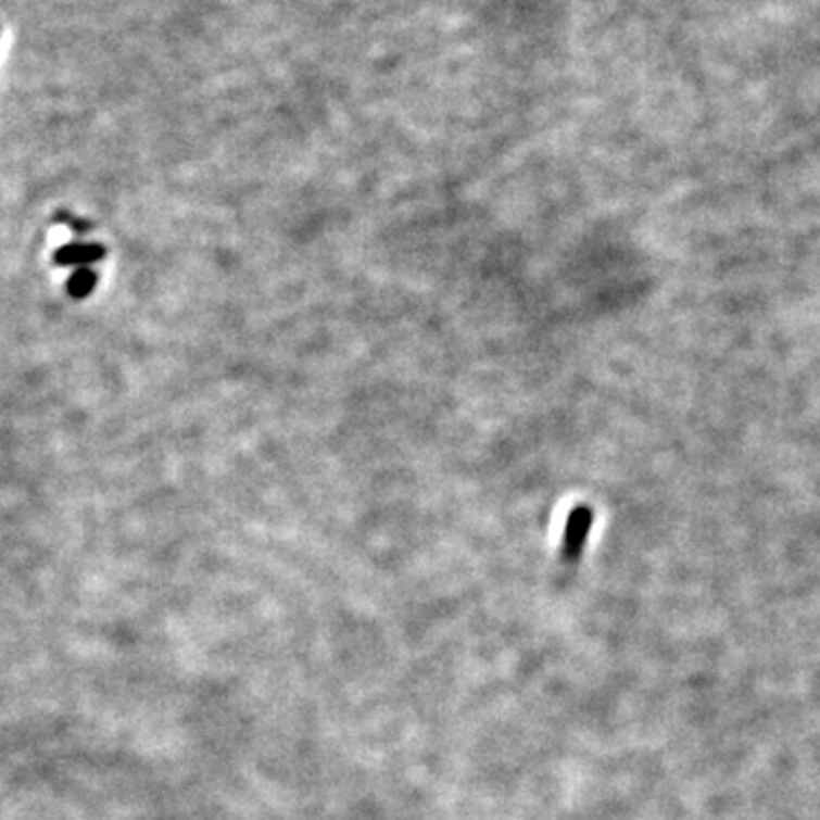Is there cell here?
<instances>
[{
    "instance_id": "cell-1",
    "label": "cell",
    "mask_w": 820,
    "mask_h": 820,
    "mask_svg": "<svg viewBox=\"0 0 820 820\" xmlns=\"http://www.w3.org/2000/svg\"><path fill=\"white\" fill-rule=\"evenodd\" d=\"M105 257V247L101 244H87V242H76V244H66L53 253V263L60 267H85L89 263H99Z\"/></svg>"
},
{
    "instance_id": "cell-2",
    "label": "cell",
    "mask_w": 820,
    "mask_h": 820,
    "mask_svg": "<svg viewBox=\"0 0 820 820\" xmlns=\"http://www.w3.org/2000/svg\"><path fill=\"white\" fill-rule=\"evenodd\" d=\"M97 283H99L97 272L89 269V267H80V269H76L72 274V278H68L66 292H68V297H74V299H85V297H89L93 292Z\"/></svg>"
},
{
    "instance_id": "cell-3",
    "label": "cell",
    "mask_w": 820,
    "mask_h": 820,
    "mask_svg": "<svg viewBox=\"0 0 820 820\" xmlns=\"http://www.w3.org/2000/svg\"><path fill=\"white\" fill-rule=\"evenodd\" d=\"M591 518L593 513L591 508H577L575 515H572V522H570V533H568V547L570 550H579L581 543L585 541V533H589V527H591Z\"/></svg>"
},
{
    "instance_id": "cell-4",
    "label": "cell",
    "mask_w": 820,
    "mask_h": 820,
    "mask_svg": "<svg viewBox=\"0 0 820 820\" xmlns=\"http://www.w3.org/2000/svg\"><path fill=\"white\" fill-rule=\"evenodd\" d=\"M55 222H60V224H66V226H72L76 232H85V230H89L91 228V224L89 222H78L76 217H72V215H66V213H58L55 215Z\"/></svg>"
}]
</instances>
